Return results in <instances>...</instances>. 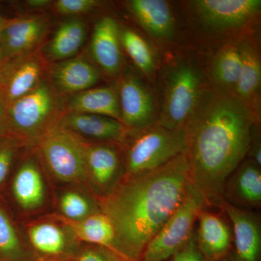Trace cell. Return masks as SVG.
<instances>
[{
  "label": "cell",
  "mask_w": 261,
  "mask_h": 261,
  "mask_svg": "<svg viewBox=\"0 0 261 261\" xmlns=\"http://www.w3.org/2000/svg\"><path fill=\"white\" fill-rule=\"evenodd\" d=\"M196 243L207 261H216L231 248L232 231L228 224L214 213L202 209L197 216Z\"/></svg>",
  "instance_id": "cell-22"
},
{
  "label": "cell",
  "mask_w": 261,
  "mask_h": 261,
  "mask_svg": "<svg viewBox=\"0 0 261 261\" xmlns=\"http://www.w3.org/2000/svg\"><path fill=\"white\" fill-rule=\"evenodd\" d=\"M65 106V98L56 92L47 75L32 92L7 106L10 136L35 145L59 125Z\"/></svg>",
  "instance_id": "cell-4"
},
{
  "label": "cell",
  "mask_w": 261,
  "mask_h": 261,
  "mask_svg": "<svg viewBox=\"0 0 261 261\" xmlns=\"http://www.w3.org/2000/svg\"><path fill=\"white\" fill-rule=\"evenodd\" d=\"M120 40L123 49L146 78H156L160 62L152 44L142 34L128 27H121Z\"/></svg>",
  "instance_id": "cell-27"
},
{
  "label": "cell",
  "mask_w": 261,
  "mask_h": 261,
  "mask_svg": "<svg viewBox=\"0 0 261 261\" xmlns=\"http://www.w3.org/2000/svg\"><path fill=\"white\" fill-rule=\"evenodd\" d=\"M101 4L97 0H58L53 3L57 13L69 18L90 13Z\"/></svg>",
  "instance_id": "cell-31"
},
{
  "label": "cell",
  "mask_w": 261,
  "mask_h": 261,
  "mask_svg": "<svg viewBox=\"0 0 261 261\" xmlns=\"http://www.w3.org/2000/svg\"><path fill=\"white\" fill-rule=\"evenodd\" d=\"M123 177L152 171L185 152V128L170 130L159 121L129 130L121 145Z\"/></svg>",
  "instance_id": "cell-6"
},
{
  "label": "cell",
  "mask_w": 261,
  "mask_h": 261,
  "mask_svg": "<svg viewBox=\"0 0 261 261\" xmlns=\"http://www.w3.org/2000/svg\"><path fill=\"white\" fill-rule=\"evenodd\" d=\"M25 3L30 8L32 7L34 8H45L48 5L51 4L53 2L49 1V0H29Z\"/></svg>",
  "instance_id": "cell-36"
},
{
  "label": "cell",
  "mask_w": 261,
  "mask_h": 261,
  "mask_svg": "<svg viewBox=\"0 0 261 261\" xmlns=\"http://www.w3.org/2000/svg\"><path fill=\"white\" fill-rule=\"evenodd\" d=\"M47 76L56 92L66 98L93 88L102 78L97 66L83 57L51 63Z\"/></svg>",
  "instance_id": "cell-14"
},
{
  "label": "cell",
  "mask_w": 261,
  "mask_h": 261,
  "mask_svg": "<svg viewBox=\"0 0 261 261\" xmlns=\"http://www.w3.org/2000/svg\"><path fill=\"white\" fill-rule=\"evenodd\" d=\"M187 13L205 34L239 42L254 34L261 13L260 0H195L186 2Z\"/></svg>",
  "instance_id": "cell-5"
},
{
  "label": "cell",
  "mask_w": 261,
  "mask_h": 261,
  "mask_svg": "<svg viewBox=\"0 0 261 261\" xmlns=\"http://www.w3.org/2000/svg\"><path fill=\"white\" fill-rule=\"evenodd\" d=\"M59 126L88 142H111L122 145L129 130L121 121L110 117L65 113Z\"/></svg>",
  "instance_id": "cell-17"
},
{
  "label": "cell",
  "mask_w": 261,
  "mask_h": 261,
  "mask_svg": "<svg viewBox=\"0 0 261 261\" xmlns=\"http://www.w3.org/2000/svg\"><path fill=\"white\" fill-rule=\"evenodd\" d=\"M259 123L241 99L211 89L187 122L190 181L206 205H222L226 182L249 154Z\"/></svg>",
  "instance_id": "cell-1"
},
{
  "label": "cell",
  "mask_w": 261,
  "mask_h": 261,
  "mask_svg": "<svg viewBox=\"0 0 261 261\" xmlns=\"http://www.w3.org/2000/svg\"><path fill=\"white\" fill-rule=\"evenodd\" d=\"M72 261H126L116 252L97 245H81Z\"/></svg>",
  "instance_id": "cell-32"
},
{
  "label": "cell",
  "mask_w": 261,
  "mask_h": 261,
  "mask_svg": "<svg viewBox=\"0 0 261 261\" xmlns=\"http://www.w3.org/2000/svg\"><path fill=\"white\" fill-rule=\"evenodd\" d=\"M49 28V20L34 15L7 20L0 33V47L8 59H15L37 49Z\"/></svg>",
  "instance_id": "cell-13"
},
{
  "label": "cell",
  "mask_w": 261,
  "mask_h": 261,
  "mask_svg": "<svg viewBox=\"0 0 261 261\" xmlns=\"http://www.w3.org/2000/svg\"><path fill=\"white\" fill-rule=\"evenodd\" d=\"M65 113L110 117L121 122L116 87H93L65 98Z\"/></svg>",
  "instance_id": "cell-24"
},
{
  "label": "cell",
  "mask_w": 261,
  "mask_h": 261,
  "mask_svg": "<svg viewBox=\"0 0 261 261\" xmlns=\"http://www.w3.org/2000/svg\"><path fill=\"white\" fill-rule=\"evenodd\" d=\"M157 76L158 121L168 129H184L211 90L207 63L195 53L173 51L160 63Z\"/></svg>",
  "instance_id": "cell-3"
},
{
  "label": "cell",
  "mask_w": 261,
  "mask_h": 261,
  "mask_svg": "<svg viewBox=\"0 0 261 261\" xmlns=\"http://www.w3.org/2000/svg\"><path fill=\"white\" fill-rule=\"evenodd\" d=\"M171 258V261H207L197 247L195 233Z\"/></svg>",
  "instance_id": "cell-33"
},
{
  "label": "cell",
  "mask_w": 261,
  "mask_h": 261,
  "mask_svg": "<svg viewBox=\"0 0 261 261\" xmlns=\"http://www.w3.org/2000/svg\"><path fill=\"white\" fill-rule=\"evenodd\" d=\"M206 204L202 195L190 185L176 210L152 238L142 254V261H166L191 238L197 216Z\"/></svg>",
  "instance_id": "cell-8"
},
{
  "label": "cell",
  "mask_w": 261,
  "mask_h": 261,
  "mask_svg": "<svg viewBox=\"0 0 261 261\" xmlns=\"http://www.w3.org/2000/svg\"><path fill=\"white\" fill-rule=\"evenodd\" d=\"M126 261H128V260H126Z\"/></svg>",
  "instance_id": "cell-40"
},
{
  "label": "cell",
  "mask_w": 261,
  "mask_h": 261,
  "mask_svg": "<svg viewBox=\"0 0 261 261\" xmlns=\"http://www.w3.org/2000/svg\"><path fill=\"white\" fill-rule=\"evenodd\" d=\"M87 34V24L80 17L62 22L46 47L47 61L49 59L56 63L75 57L85 42Z\"/></svg>",
  "instance_id": "cell-26"
},
{
  "label": "cell",
  "mask_w": 261,
  "mask_h": 261,
  "mask_svg": "<svg viewBox=\"0 0 261 261\" xmlns=\"http://www.w3.org/2000/svg\"><path fill=\"white\" fill-rule=\"evenodd\" d=\"M87 185L97 199L108 195L123 177L121 145L87 141Z\"/></svg>",
  "instance_id": "cell-10"
},
{
  "label": "cell",
  "mask_w": 261,
  "mask_h": 261,
  "mask_svg": "<svg viewBox=\"0 0 261 261\" xmlns=\"http://www.w3.org/2000/svg\"><path fill=\"white\" fill-rule=\"evenodd\" d=\"M0 261H4V260H2V259H1V258H0Z\"/></svg>",
  "instance_id": "cell-39"
},
{
  "label": "cell",
  "mask_w": 261,
  "mask_h": 261,
  "mask_svg": "<svg viewBox=\"0 0 261 261\" xmlns=\"http://www.w3.org/2000/svg\"><path fill=\"white\" fill-rule=\"evenodd\" d=\"M34 261H56V260H44V259L36 258V259H34Z\"/></svg>",
  "instance_id": "cell-38"
},
{
  "label": "cell",
  "mask_w": 261,
  "mask_h": 261,
  "mask_svg": "<svg viewBox=\"0 0 261 261\" xmlns=\"http://www.w3.org/2000/svg\"><path fill=\"white\" fill-rule=\"evenodd\" d=\"M241 64L239 42L223 44L207 63L211 91L216 94L235 97Z\"/></svg>",
  "instance_id": "cell-21"
},
{
  "label": "cell",
  "mask_w": 261,
  "mask_h": 261,
  "mask_svg": "<svg viewBox=\"0 0 261 261\" xmlns=\"http://www.w3.org/2000/svg\"><path fill=\"white\" fill-rule=\"evenodd\" d=\"M12 195L25 212L42 208L47 200V187L37 159L27 156L17 168L11 185Z\"/></svg>",
  "instance_id": "cell-19"
},
{
  "label": "cell",
  "mask_w": 261,
  "mask_h": 261,
  "mask_svg": "<svg viewBox=\"0 0 261 261\" xmlns=\"http://www.w3.org/2000/svg\"><path fill=\"white\" fill-rule=\"evenodd\" d=\"M191 185L184 152L152 171L121 178L108 195L97 199L101 212L112 222L118 255L140 261Z\"/></svg>",
  "instance_id": "cell-2"
},
{
  "label": "cell",
  "mask_w": 261,
  "mask_h": 261,
  "mask_svg": "<svg viewBox=\"0 0 261 261\" xmlns=\"http://www.w3.org/2000/svg\"><path fill=\"white\" fill-rule=\"evenodd\" d=\"M0 258L4 261H34L32 250L25 247L13 220L0 204Z\"/></svg>",
  "instance_id": "cell-28"
},
{
  "label": "cell",
  "mask_w": 261,
  "mask_h": 261,
  "mask_svg": "<svg viewBox=\"0 0 261 261\" xmlns=\"http://www.w3.org/2000/svg\"><path fill=\"white\" fill-rule=\"evenodd\" d=\"M10 60L5 56L4 51L0 47V84H1L3 75H4L5 69H6L7 65H8Z\"/></svg>",
  "instance_id": "cell-35"
},
{
  "label": "cell",
  "mask_w": 261,
  "mask_h": 261,
  "mask_svg": "<svg viewBox=\"0 0 261 261\" xmlns=\"http://www.w3.org/2000/svg\"><path fill=\"white\" fill-rule=\"evenodd\" d=\"M57 222L39 221L27 227V237L35 258L56 261H72L81 243L66 226Z\"/></svg>",
  "instance_id": "cell-11"
},
{
  "label": "cell",
  "mask_w": 261,
  "mask_h": 261,
  "mask_svg": "<svg viewBox=\"0 0 261 261\" xmlns=\"http://www.w3.org/2000/svg\"><path fill=\"white\" fill-rule=\"evenodd\" d=\"M126 6L135 21L154 41L165 44L172 40L176 34V19L167 1L130 0Z\"/></svg>",
  "instance_id": "cell-18"
},
{
  "label": "cell",
  "mask_w": 261,
  "mask_h": 261,
  "mask_svg": "<svg viewBox=\"0 0 261 261\" xmlns=\"http://www.w3.org/2000/svg\"><path fill=\"white\" fill-rule=\"evenodd\" d=\"M231 205L244 207H260L261 204V171L251 159L244 161L226 182L224 192Z\"/></svg>",
  "instance_id": "cell-23"
},
{
  "label": "cell",
  "mask_w": 261,
  "mask_h": 261,
  "mask_svg": "<svg viewBox=\"0 0 261 261\" xmlns=\"http://www.w3.org/2000/svg\"><path fill=\"white\" fill-rule=\"evenodd\" d=\"M115 87L121 123L128 130L141 129L158 121L157 96L140 76L130 71L122 72Z\"/></svg>",
  "instance_id": "cell-9"
},
{
  "label": "cell",
  "mask_w": 261,
  "mask_h": 261,
  "mask_svg": "<svg viewBox=\"0 0 261 261\" xmlns=\"http://www.w3.org/2000/svg\"><path fill=\"white\" fill-rule=\"evenodd\" d=\"M121 27L116 19L105 16L94 25L90 42V53L98 68L110 76H118L123 72V58Z\"/></svg>",
  "instance_id": "cell-15"
},
{
  "label": "cell",
  "mask_w": 261,
  "mask_h": 261,
  "mask_svg": "<svg viewBox=\"0 0 261 261\" xmlns=\"http://www.w3.org/2000/svg\"><path fill=\"white\" fill-rule=\"evenodd\" d=\"M48 64L40 48L10 60L0 84V94L6 106L32 92L47 75Z\"/></svg>",
  "instance_id": "cell-12"
},
{
  "label": "cell",
  "mask_w": 261,
  "mask_h": 261,
  "mask_svg": "<svg viewBox=\"0 0 261 261\" xmlns=\"http://www.w3.org/2000/svg\"><path fill=\"white\" fill-rule=\"evenodd\" d=\"M61 217L72 221H78L99 212L97 198L75 189L65 190L58 199Z\"/></svg>",
  "instance_id": "cell-29"
},
{
  "label": "cell",
  "mask_w": 261,
  "mask_h": 261,
  "mask_svg": "<svg viewBox=\"0 0 261 261\" xmlns=\"http://www.w3.org/2000/svg\"><path fill=\"white\" fill-rule=\"evenodd\" d=\"M241 72L235 97L247 105L260 121L261 57L257 38L254 34L239 42Z\"/></svg>",
  "instance_id": "cell-16"
},
{
  "label": "cell",
  "mask_w": 261,
  "mask_h": 261,
  "mask_svg": "<svg viewBox=\"0 0 261 261\" xmlns=\"http://www.w3.org/2000/svg\"><path fill=\"white\" fill-rule=\"evenodd\" d=\"M28 146L12 136L0 137V191L11 173L21 149Z\"/></svg>",
  "instance_id": "cell-30"
},
{
  "label": "cell",
  "mask_w": 261,
  "mask_h": 261,
  "mask_svg": "<svg viewBox=\"0 0 261 261\" xmlns=\"http://www.w3.org/2000/svg\"><path fill=\"white\" fill-rule=\"evenodd\" d=\"M7 20L8 19H5L3 18V17L0 15V33H1L2 30H3V28H4L5 23H6Z\"/></svg>",
  "instance_id": "cell-37"
},
{
  "label": "cell",
  "mask_w": 261,
  "mask_h": 261,
  "mask_svg": "<svg viewBox=\"0 0 261 261\" xmlns=\"http://www.w3.org/2000/svg\"><path fill=\"white\" fill-rule=\"evenodd\" d=\"M10 136L7 119V106L0 94V137Z\"/></svg>",
  "instance_id": "cell-34"
},
{
  "label": "cell",
  "mask_w": 261,
  "mask_h": 261,
  "mask_svg": "<svg viewBox=\"0 0 261 261\" xmlns=\"http://www.w3.org/2000/svg\"><path fill=\"white\" fill-rule=\"evenodd\" d=\"M233 228V238L239 261H257L260 254L261 229L256 215L224 202L221 205Z\"/></svg>",
  "instance_id": "cell-20"
},
{
  "label": "cell",
  "mask_w": 261,
  "mask_h": 261,
  "mask_svg": "<svg viewBox=\"0 0 261 261\" xmlns=\"http://www.w3.org/2000/svg\"><path fill=\"white\" fill-rule=\"evenodd\" d=\"M87 141L58 125L36 144L39 158L58 181L87 185Z\"/></svg>",
  "instance_id": "cell-7"
},
{
  "label": "cell",
  "mask_w": 261,
  "mask_h": 261,
  "mask_svg": "<svg viewBox=\"0 0 261 261\" xmlns=\"http://www.w3.org/2000/svg\"><path fill=\"white\" fill-rule=\"evenodd\" d=\"M54 216L68 228L79 243L106 247L118 254L112 222L101 211L78 221H69L59 215Z\"/></svg>",
  "instance_id": "cell-25"
}]
</instances>
